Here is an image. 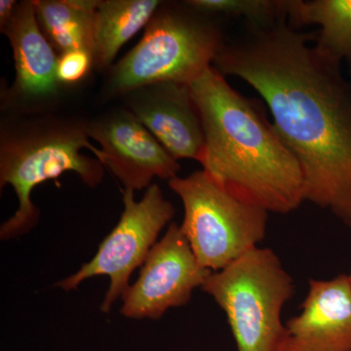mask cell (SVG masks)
<instances>
[{
    "label": "cell",
    "mask_w": 351,
    "mask_h": 351,
    "mask_svg": "<svg viewBox=\"0 0 351 351\" xmlns=\"http://www.w3.org/2000/svg\"><path fill=\"white\" fill-rule=\"evenodd\" d=\"M313 34L280 19L246 23L213 66L248 83L301 164L306 200L351 228V83L341 63L319 52Z\"/></svg>",
    "instance_id": "cell-1"
},
{
    "label": "cell",
    "mask_w": 351,
    "mask_h": 351,
    "mask_svg": "<svg viewBox=\"0 0 351 351\" xmlns=\"http://www.w3.org/2000/svg\"><path fill=\"white\" fill-rule=\"evenodd\" d=\"M189 85L204 130L203 171L269 213L299 208L306 201L301 164L255 101L230 86L213 66Z\"/></svg>",
    "instance_id": "cell-2"
},
{
    "label": "cell",
    "mask_w": 351,
    "mask_h": 351,
    "mask_svg": "<svg viewBox=\"0 0 351 351\" xmlns=\"http://www.w3.org/2000/svg\"><path fill=\"white\" fill-rule=\"evenodd\" d=\"M86 125L60 124L2 135L0 144V184H10L17 195V210L0 228V239H17L38 223L39 212L32 202L36 186L75 172L88 186L104 177L99 159L101 149L88 140Z\"/></svg>",
    "instance_id": "cell-3"
},
{
    "label": "cell",
    "mask_w": 351,
    "mask_h": 351,
    "mask_svg": "<svg viewBox=\"0 0 351 351\" xmlns=\"http://www.w3.org/2000/svg\"><path fill=\"white\" fill-rule=\"evenodd\" d=\"M158 9L140 43L115 64L110 86L117 93L163 82L189 84L208 69L226 40L209 16L186 2Z\"/></svg>",
    "instance_id": "cell-4"
},
{
    "label": "cell",
    "mask_w": 351,
    "mask_h": 351,
    "mask_svg": "<svg viewBox=\"0 0 351 351\" xmlns=\"http://www.w3.org/2000/svg\"><path fill=\"white\" fill-rule=\"evenodd\" d=\"M295 289L276 252L258 247L212 272L202 287L226 313L237 351H278L281 313Z\"/></svg>",
    "instance_id": "cell-5"
},
{
    "label": "cell",
    "mask_w": 351,
    "mask_h": 351,
    "mask_svg": "<svg viewBox=\"0 0 351 351\" xmlns=\"http://www.w3.org/2000/svg\"><path fill=\"white\" fill-rule=\"evenodd\" d=\"M168 182L184 206L182 232L205 269H225L265 239L269 212L228 193L205 171Z\"/></svg>",
    "instance_id": "cell-6"
},
{
    "label": "cell",
    "mask_w": 351,
    "mask_h": 351,
    "mask_svg": "<svg viewBox=\"0 0 351 351\" xmlns=\"http://www.w3.org/2000/svg\"><path fill=\"white\" fill-rule=\"evenodd\" d=\"M123 203L119 223L103 240L92 260L56 284L64 291H71L95 276L110 277V287L101 306L105 313H110L126 292L132 274L142 267L159 233L175 215L174 206L156 184L149 186L138 201L135 200L133 191L124 189Z\"/></svg>",
    "instance_id": "cell-7"
},
{
    "label": "cell",
    "mask_w": 351,
    "mask_h": 351,
    "mask_svg": "<svg viewBox=\"0 0 351 351\" xmlns=\"http://www.w3.org/2000/svg\"><path fill=\"white\" fill-rule=\"evenodd\" d=\"M212 272L198 263L181 226L171 223L141 267L137 281L122 295L120 313L131 319H159L168 309L188 304Z\"/></svg>",
    "instance_id": "cell-8"
},
{
    "label": "cell",
    "mask_w": 351,
    "mask_h": 351,
    "mask_svg": "<svg viewBox=\"0 0 351 351\" xmlns=\"http://www.w3.org/2000/svg\"><path fill=\"white\" fill-rule=\"evenodd\" d=\"M86 132L101 145L100 162L125 189H147L154 178L170 181L181 169L178 160L131 112L113 113L88 124Z\"/></svg>",
    "instance_id": "cell-9"
},
{
    "label": "cell",
    "mask_w": 351,
    "mask_h": 351,
    "mask_svg": "<svg viewBox=\"0 0 351 351\" xmlns=\"http://www.w3.org/2000/svg\"><path fill=\"white\" fill-rule=\"evenodd\" d=\"M299 315L285 323L278 351H351V284L348 274L311 279Z\"/></svg>",
    "instance_id": "cell-10"
},
{
    "label": "cell",
    "mask_w": 351,
    "mask_h": 351,
    "mask_svg": "<svg viewBox=\"0 0 351 351\" xmlns=\"http://www.w3.org/2000/svg\"><path fill=\"white\" fill-rule=\"evenodd\" d=\"M131 112L176 160L200 162L205 136L189 84L163 82L132 92Z\"/></svg>",
    "instance_id": "cell-11"
},
{
    "label": "cell",
    "mask_w": 351,
    "mask_h": 351,
    "mask_svg": "<svg viewBox=\"0 0 351 351\" xmlns=\"http://www.w3.org/2000/svg\"><path fill=\"white\" fill-rule=\"evenodd\" d=\"M1 31L13 49L14 88L17 93L29 99L46 98L56 93L58 58L39 25L34 1L18 3L12 19Z\"/></svg>",
    "instance_id": "cell-12"
},
{
    "label": "cell",
    "mask_w": 351,
    "mask_h": 351,
    "mask_svg": "<svg viewBox=\"0 0 351 351\" xmlns=\"http://www.w3.org/2000/svg\"><path fill=\"white\" fill-rule=\"evenodd\" d=\"M289 24L320 27L315 47L325 56L351 68V0H284Z\"/></svg>",
    "instance_id": "cell-13"
},
{
    "label": "cell",
    "mask_w": 351,
    "mask_h": 351,
    "mask_svg": "<svg viewBox=\"0 0 351 351\" xmlns=\"http://www.w3.org/2000/svg\"><path fill=\"white\" fill-rule=\"evenodd\" d=\"M158 0H105L95 16L94 64L107 68L120 48L156 15Z\"/></svg>",
    "instance_id": "cell-14"
},
{
    "label": "cell",
    "mask_w": 351,
    "mask_h": 351,
    "mask_svg": "<svg viewBox=\"0 0 351 351\" xmlns=\"http://www.w3.org/2000/svg\"><path fill=\"white\" fill-rule=\"evenodd\" d=\"M97 0H38L36 17L44 36L60 52L86 50L94 57Z\"/></svg>",
    "instance_id": "cell-15"
},
{
    "label": "cell",
    "mask_w": 351,
    "mask_h": 351,
    "mask_svg": "<svg viewBox=\"0 0 351 351\" xmlns=\"http://www.w3.org/2000/svg\"><path fill=\"white\" fill-rule=\"evenodd\" d=\"M186 2L205 15L243 18L248 24L265 25L286 19L284 0H191Z\"/></svg>",
    "instance_id": "cell-16"
},
{
    "label": "cell",
    "mask_w": 351,
    "mask_h": 351,
    "mask_svg": "<svg viewBox=\"0 0 351 351\" xmlns=\"http://www.w3.org/2000/svg\"><path fill=\"white\" fill-rule=\"evenodd\" d=\"M94 57L86 50H71L58 58L57 78L59 83L73 84L80 82L89 73Z\"/></svg>",
    "instance_id": "cell-17"
},
{
    "label": "cell",
    "mask_w": 351,
    "mask_h": 351,
    "mask_svg": "<svg viewBox=\"0 0 351 351\" xmlns=\"http://www.w3.org/2000/svg\"><path fill=\"white\" fill-rule=\"evenodd\" d=\"M17 5L18 2L14 1V0H1L0 1V27L1 29H3L12 19Z\"/></svg>",
    "instance_id": "cell-18"
},
{
    "label": "cell",
    "mask_w": 351,
    "mask_h": 351,
    "mask_svg": "<svg viewBox=\"0 0 351 351\" xmlns=\"http://www.w3.org/2000/svg\"><path fill=\"white\" fill-rule=\"evenodd\" d=\"M348 279H350V282L351 284V270L350 271V274H348Z\"/></svg>",
    "instance_id": "cell-19"
},
{
    "label": "cell",
    "mask_w": 351,
    "mask_h": 351,
    "mask_svg": "<svg viewBox=\"0 0 351 351\" xmlns=\"http://www.w3.org/2000/svg\"><path fill=\"white\" fill-rule=\"evenodd\" d=\"M350 82L351 83V68H350Z\"/></svg>",
    "instance_id": "cell-20"
}]
</instances>
